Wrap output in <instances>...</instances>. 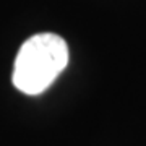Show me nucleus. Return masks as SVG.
I'll list each match as a JSON object with an SVG mask.
<instances>
[{"label": "nucleus", "mask_w": 146, "mask_h": 146, "mask_svg": "<svg viewBox=\"0 0 146 146\" xmlns=\"http://www.w3.org/2000/svg\"><path fill=\"white\" fill-rule=\"evenodd\" d=\"M68 46L54 33L34 34L23 42L13 65V84L21 93L36 96L44 93L65 70Z\"/></svg>", "instance_id": "obj_1"}]
</instances>
